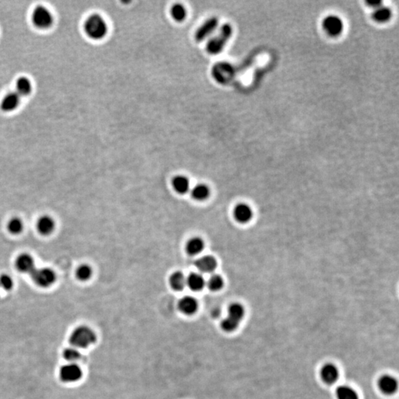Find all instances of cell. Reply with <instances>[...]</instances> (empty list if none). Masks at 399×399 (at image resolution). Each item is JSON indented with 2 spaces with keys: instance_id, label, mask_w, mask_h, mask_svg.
I'll use <instances>...</instances> for the list:
<instances>
[{
  "instance_id": "obj_1",
  "label": "cell",
  "mask_w": 399,
  "mask_h": 399,
  "mask_svg": "<svg viewBox=\"0 0 399 399\" xmlns=\"http://www.w3.org/2000/svg\"><path fill=\"white\" fill-rule=\"evenodd\" d=\"M84 29L88 37L93 40H101L106 36L108 26L102 16L93 14L85 21Z\"/></svg>"
},
{
  "instance_id": "obj_2",
  "label": "cell",
  "mask_w": 399,
  "mask_h": 399,
  "mask_svg": "<svg viewBox=\"0 0 399 399\" xmlns=\"http://www.w3.org/2000/svg\"><path fill=\"white\" fill-rule=\"evenodd\" d=\"M96 341L95 332L87 326L76 328L69 336L71 346L76 349L87 348Z\"/></svg>"
},
{
  "instance_id": "obj_3",
  "label": "cell",
  "mask_w": 399,
  "mask_h": 399,
  "mask_svg": "<svg viewBox=\"0 0 399 399\" xmlns=\"http://www.w3.org/2000/svg\"><path fill=\"white\" fill-rule=\"evenodd\" d=\"M232 35V28L228 24L223 25L221 31L216 36L211 39L207 45L208 53L217 55L224 50Z\"/></svg>"
},
{
  "instance_id": "obj_4",
  "label": "cell",
  "mask_w": 399,
  "mask_h": 399,
  "mask_svg": "<svg viewBox=\"0 0 399 399\" xmlns=\"http://www.w3.org/2000/svg\"><path fill=\"white\" fill-rule=\"evenodd\" d=\"M31 18L34 26L38 29L48 30L53 25V14L44 5L35 7L33 11Z\"/></svg>"
},
{
  "instance_id": "obj_5",
  "label": "cell",
  "mask_w": 399,
  "mask_h": 399,
  "mask_svg": "<svg viewBox=\"0 0 399 399\" xmlns=\"http://www.w3.org/2000/svg\"><path fill=\"white\" fill-rule=\"evenodd\" d=\"M31 275L34 282L42 288L51 286L56 279L55 272L48 268H35Z\"/></svg>"
},
{
  "instance_id": "obj_6",
  "label": "cell",
  "mask_w": 399,
  "mask_h": 399,
  "mask_svg": "<svg viewBox=\"0 0 399 399\" xmlns=\"http://www.w3.org/2000/svg\"><path fill=\"white\" fill-rule=\"evenodd\" d=\"M82 376V369L76 363H68L62 366L59 370V377L63 382H76L80 380Z\"/></svg>"
},
{
  "instance_id": "obj_7",
  "label": "cell",
  "mask_w": 399,
  "mask_h": 399,
  "mask_svg": "<svg viewBox=\"0 0 399 399\" xmlns=\"http://www.w3.org/2000/svg\"><path fill=\"white\" fill-rule=\"evenodd\" d=\"M323 28L329 35L338 36L343 32L344 22L338 16H328L323 20Z\"/></svg>"
},
{
  "instance_id": "obj_8",
  "label": "cell",
  "mask_w": 399,
  "mask_h": 399,
  "mask_svg": "<svg viewBox=\"0 0 399 399\" xmlns=\"http://www.w3.org/2000/svg\"><path fill=\"white\" fill-rule=\"evenodd\" d=\"M219 25V20L217 17H211L206 21L197 30L195 34V39L197 42H202L211 35L217 29Z\"/></svg>"
},
{
  "instance_id": "obj_9",
  "label": "cell",
  "mask_w": 399,
  "mask_h": 399,
  "mask_svg": "<svg viewBox=\"0 0 399 399\" xmlns=\"http://www.w3.org/2000/svg\"><path fill=\"white\" fill-rule=\"evenodd\" d=\"M21 102L22 98L15 91L10 92L2 98L0 103V108L5 113H12L19 107Z\"/></svg>"
},
{
  "instance_id": "obj_10",
  "label": "cell",
  "mask_w": 399,
  "mask_h": 399,
  "mask_svg": "<svg viewBox=\"0 0 399 399\" xmlns=\"http://www.w3.org/2000/svg\"><path fill=\"white\" fill-rule=\"evenodd\" d=\"M320 374L322 380L326 384H332L339 379V371L335 364L328 363L321 369Z\"/></svg>"
},
{
  "instance_id": "obj_11",
  "label": "cell",
  "mask_w": 399,
  "mask_h": 399,
  "mask_svg": "<svg viewBox=\"0 0 399 399\" xmlns=\"http://www.w3.org/2000/svg\"><path fill=\"white\" fill-rule=\"evenodd\" d=\"M379 387L381 391L384 394L392 395L394 394L397 391L399 384H398L396 378L389 376V375H385L379 379Z\"/></svg>"
},
{
  "instance_id": "obj_12",
  "label": "cell",
  "mask_w": 399,
  "mask_h": 399,
  "mask_svg": "<svg viewBox=\"0 0 399 399\" xmlns=\"http://www.w3.org/2000/svg\"><path fill=\"white\" fill-rule=\"evenodd\" d=\"M234 218L241 224H247L252 220L253 211L249 206L245 204H238L234 208Z\"/></svg>"
},
{
  "instance_id": "obj_13",
  "label": "cell",
  "mask_w": 399,
  "mask_h": 399,
  "mask_svg": "<svg viewBox=\"0 0 399 399\" xmlns=\"http://www.w3.org/2000/svg\"><path fill=\"white\" fill-rule=\"evenodd\" d=\"M16 264H17V268L22 273H28L31 275L35 268L34 258L28 254L21 255L19 258H17Z\"/></svg>"
},
{
  "instance_id": "obj_14",
  "label": "cell",
  "mask_w": 399,
  "mask_h": 399,
  "mask_svg": "<svg viewBox=\"0 0 399 399\" xmlns=\"http://www.w3.org/2000/svg\"><path fill=\"white\" fill-rule=\"evenodd\" d=\"M178 308L184 314L192 315L197 312L198 304L191 296H184L179 301Z\"/></svg>"
},
{
  "instance_id": "obj_15",
  "label": "cell",
  "mask_w": 399,
  "mask_h": 399,
  "mask_svg": "<svg viewBox=\"0 0 399 399\" xmlns=\"http://www.w3.org/2000/svg\"><path fill=\"white\" fill-rule=\"evenodd\" d=\"M32 82L28 77L22 76V77L17 79L14 91L19 95L21 98L29 96L32 93Z\"/></svg>"
},
{
  "instance_id": "obj_16",
  "label": "cell",
  "mask_w": 399,
  "mask_h": 399,
  "mask_svg": "<svg viewBox=\"0 0 399 399\" xmlns=\"http://www.w3.org/2000/svg\"><path fill=\"white\" fill-rule=\"evenodd\" d=\"M196 267L203 273H211L217 268V260L211 256H204L196 261Z\"/></svg>"
},
{
  "instance_id": "obj_17",
  "label": "cell",
  "mask_w": 399,
  "mask_h": 399,
  "mask_svg": "<svg viewBox=\"0 0 399 399\" xmlns=\"http://www.w3.org/2000/svg\"><path fill=\"white\" fill-rule=\"evenodd\" d=\"M206 282L202 275L200 274H191L187 278V285L193 292H200L205 286Z\"/></svg>"
},
{
  "instance_id": "obj_18",
  "label": "cell",
  "mask_w": 399,
  "mask_h": 399,
  "mask_svg": "<svg viewBox=\"0 0 399 399\" xmlns=\"http://www.w3.org/2000/svg\"><path fill=\"white\" fill-rule=\"evenodd\" d=\"M37 228L41 234L48 235L53 231L55 222L50 216H43L38 221Z\"/></svg>"
},
{
  "instance_id": "obj_19",
  "label": "cell",
  "mask_w": 399,
  "mask_h": 399,
  "mask_svg": "<svg viewBox=\"0 0 399 399\" xmlns=\"http://www.w3.org/2000/svg\"><path fill=\"white\" fill-rule=\"evenodd\" d=\"M173 186L174 191L178 194H184L190 190V183L185 176L179 175L174 177Z\"/></svg>"
},
{
  "instance_id": "obj_20",
  "label": "cell",
  "mask_w": 399,
  "mask_h": 399,
  "mask_svg": "<svg viewBox=\"0 0 399 399\" xmlns=\"http://www.w3.org/2000/svg\"><path fill=\"white\" fill-rule=\"evenodd\" d=\"M228 318L241 323L245 316V309L241 304L233 303L228 308Z\"/></svg>"
},
{
  "instance_id": "obj_21",
  "label": "cell",
  "mask_w": 399,
  "mask_h": 399,
  "mask_svg": "<svg viewBox=\"0 0 399 399\" xmlns=\"http://www.w3.org/2000/svg\"><path fill=\"white\" fill-rule=\"evenodd\" d=\"M205 244L201 238H194L189 241L187 251L190 255H197L204 251Z\"/></svg>"
},
{
  "instance_id": "obj_22",
  "label": "cell",
  "mask_w": 399,
  "mask_h": 399,
  "mask_svg": "<svg viewBox=\"0 0 399 399\" xmlns=\"http://www.w3.org/2000/svg\"><path fill=\"white\" fill-rule=\"evenodd\" d=\"M170 282L174 291L181 292L187 285V278L181 272H175L170 278Z\"/></svg>"
},
{
  "instance_id": "obj_23",
  "label": "cell",
  "mask_w": 399,
  "mask_h": 399,
  "mask_svg": "<svg viewBox=\"0 0 399 399\" xmlns=\"http://www.w3.org/2000/svg\"><path fill=\"white\" fill-rule=\"evenodd\" d=\"M373 19L378 22H388L392 17V11L387 7L382 6L375 9L373 14Z\"/></svg>"
},
{
  "instance_id": "obj_24",
  "label": "cell",
  "mask_w": 399,
  "mask_h": 399,
  "mask_svg": "<svg viewBox=\"0 0 399 399\" xmlns=\"http://www.w3.org/2000/svg\"><path fill=\"white\" fill-rule=\"evenodd\" d=\"M338 399H359V395L350 386L342 385L336 389Z\"/></svg>"
},
{
  "instance_id": "obj_25",
  "label": "cell",
  "mask_w": 399,
  "mask_h": 399,
  "mask_svg": "<svg viewBox=\"0 0 399 399\" xmlns=\"http://www.w3.org/2000/svg\"><path fill=\"white\" fill-rule=\"evenodd\" d=\"M209 189L205 184H198L191 190V197L196 201H205L209 196Z\"/></svg>"
},
{
  "instance_id": "obj_26",
  "label": "cell",
  "mask_w": 399,
  "mask_h": 399,
  "mask_svg": "<svg viewBox=\"0 0 399 399\" xmlns=\"http://www.w3.org/2000/svg\"><path fill=\"white\" fill-rule=\"evenodd\" d=\"M172 17L176 22H181L187 18V11L181 4H175L171 9Z\"/></svg>"
},
{
  "instance_id": "obj_27",
  "label": "cell",
  "mask_w": 399,
  "mask_h": 399,
  "mask_svg": "<svg viewBox=\"0 0 399 399\" xmlns=\"http://www.w3.org/2000/svg\"><path fill=\"white\" fill-rule=\"evenodd\" d=\"M224 279L221 276L217 275H214L208 279L207 285L212 292H217L220 291L224 287Z\"/></svg>"
},
{
  "instance_id": "obj_28",
  "label": "cell",
  "mask_w": 399,
  "mask_h": 399,
  "mask_svg": "<svg viewBox=\"0 0 399 399\" xmlns=\"http://www.w3.org/2000/svg\"><path fill=\"white\" fill-rule=\"evenodd\" d=\"M63 356L69 363H75L81 358V353L78 349L75 347L66 348L63 352Z\"/></svg>"
},
{
  "instance_id": "obj_29",
  "label": "cell",
  "mask_w": 399,
  "mask_h": 399,
  "mask_svg": "<svg viewBox=\"0 0 399 399\" xmlns=\"http://www.w3.org/2000/svg\"><path fill=\"white\" fill-rule=\"evenodd\" d=\"M93 275V270L89 265H82L76 271V276L81 281H87L90 279Z\"/></svg>"
},
{
  "instance_id": "obj_30",
  "label": "cell",
  "mask_w": 399,
  "mask_h": 399,
  "mask_svg": "<svg viewBox=\"0 0 399 399\" xmlns=\"http://www.w3.org/2000/svg\"><path fill=\"white\" fill-rule=\"evenodd\" d=\"M8 231L13 234H18L23 229V223L19 218H13L8 224Z\"/></svg>"
},
{
  "instance_id": "obj_31",
  "label": "cell",
  "mask_w": 399,
  "mask_h": 399,
  "mask_svg": "<svg viewBox=\"0 0 399 399\" xmlns=\"http://www.w3.org/2000/svg\"><path fill=\"white\" fill-rule=\"evenodd\" d=\"M239 322H236L227 316L221 322V328L225 332H233L239 327Z\"/></svg>"
},
{
  "instance_id": "obj_32",
  "label": "cell",
  "mask_w": 399,
  "mask_h": 399,
  "mask_svg": "<svg viewBox=\"0 0 399 399\" xmlns=\"http://www.w3.org/2000/svg\"><path fill=\"white\" fill-rule=\"evenodd\" d=\"M14 282L12 278L8 275H2L0 276V288L9 291L13 288Z\"/></svg>"
},
{
  "instance_id": "obj_33",
  "label": "cell",
  "mask_w": 399,
  "mask_h": 399,
  "mask_svg": "<svg viewBox=\"0 0 399 399\" xmlns=\"http://www.w3.org/2000/svg\"><path fill=\"white\" fill-rule=\"evenodd\" d=\"M367 4L371 8L376 9V8L382 5V2H381V1H368V2H367Z\"/></svg>"
}]
</instances>
